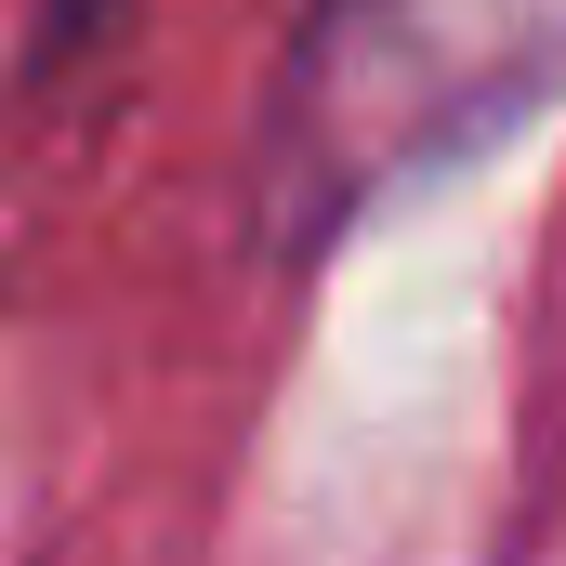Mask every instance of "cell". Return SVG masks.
<instances>
[{
    "mask_svg": "<svg viewBox=\"0 0 566 566\" xmlns=\"http://www.w3.org/2000/svg\"><path fill=\"white\" fill-rule=\"evenodd\" d=\"M566 93V0H303L251 133V224L329 251Z\"/></svg>",
    "mask_w": 566,
    "mask_h": 566,
    "instance_id": "cell-1",
    "label": "cell"
},
{
    "mask_svg": "<svg viewBox=\"0 0 566 566\" xmlns=\"http://www.w3.org/2000/svg\"><path fill=\"white\" fill-rule=\"evenodd\" d=\"M106 13H119V0H53V27L27 40V80H66V53H80V40H93Z\"/></svg>",
    "mask_w": 566,
    "mask_h": 566,
    "instance_id": "cell-2",
    "label": "cell"
}]
</instances>
